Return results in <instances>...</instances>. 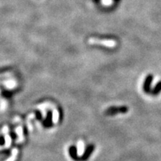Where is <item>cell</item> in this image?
Listing matches in <instances>:
<instances>
[{"label": "cell", "instance_id": "cell-1", "mask_svg": "<svg viewBox=\"0 0 161 161\" xmlns=\"http://www.w3.org/2000/svg\"><path fill=\"white\" fill-rule=\"evenodd\" d=\"M128 111V107L127 106L110 107L105 110V114L107 116H115L119 113H126Z\"/></svg>", "mask_w": 161, "mask_h": 161}, {"label": "cell", "instance_id": "cell-2", "mask_svg": "<svg viewBox=\"0 0 161 161\" xmlns=\"http://www.w3.org/2000/svg\"><path fill=\"white\" fill-rule=\"evenodd\" d=\"M153 79H154L153 75L149 74L146 76L145 81H144L142 89H143V91L147 94L150 93L151 91V84H152Z\"/></svg>", "mask_w": 161, "mask_h": 161}, {"label": "cell", "instance_id": "cell-3", "mask_svg": "<svg viewBox=\"0 0 161 161\" xmlns=\"http://www.w3.org/2000/svg\"><path fill=\"white\" fill-rule=\"evenodd\" d=\"M95 145L93 144H90L85 148V151L83 153L82 156L80 157V161H87L91 157L92 154L94 151Z\"/></svg>", "mask_w": 161, "mask_h": 161}, {"label": "cell", "instance_id": "cell-4", "mask_svg": "<svg viewBox=\"0 0 161 161\" xmlns=\"http://www.w3.org/2000/svg\"><path fill=\"white\" fill-rule=\"evenodd\" d=\"M2 133L4 134V149L5 148H10V145H11L12 139L11 137L9 135V131L7 126H4L2 128Z\"/></svg>", "mask_w": 161, "mask_h": 161}, {"label": "cell", "instance_id": "cell-5", "mask_svg": "<svg viewBox=\"0 0 161 161\" xmlns=\"http://www.w3.org/2000/svg\"><path fill=\"white\" fill-rule=\"evenodd\" d=\"M69 153L72 158L75 161H80V157L78 154V148L76 145H71L69 148Z\"/></svg>", "mask_w": 161, "mask_h": 161}, {"label": "cell", "instance_id": "cell-6", "mask_svg": "<svg viewBox=\"0 0 161 161\" xmlns=\"http://www.w3.org/2000/svg\"><path fill=\"white\" fill-rule=\"evenodd\" d=\"M16 131V134L17 135V139H16V142H22L24 140V136H23V130L21 126L17 127L15 129Z\"/></svg>", "mask_w": 161, "mask_h": 161}, {"label": "cell", "instance_id": "cell-7", "mask_svg": "<svg viewBox=\"0 0 161 161\" xmlns=\"http://www.w3.org/2000/svg\"><path fill=\"white\" fill-rule=\"evenodd\" d=\"M160 92H161V81H158V82L157 83V84L154 86V88L151 90V93L153 95V96H157Z\"/></svg>", "mask_w": 161, "mask_h": 161}, {"label": "cell", "instance_id": "cell-8", "mask_svg": "<svg viewBox=\"0 0 161 161\" xmlns=\"http://www.w3.org/2000/svg\"><path fill=\"white\" fill-rule=\"evenodd\" d=\"M18 153H19V151H18L17 148H13L11 151V155H10V157H9V158H7L5 161H15L16 160V158H17Z\"/></svg>", "mask_w": 161, "mask_h": 161}, {"label": "cell", "instance_id": "cell-9", "mask_svg": "<svg viewBox=\"0 0 161 161\" xmlns=\"http://www.w3.org/2000/svg\"><path fill=\"white\" fill-rule=\"evenodd\" d=\"M4 149V146H1V145H0V150H3Z\"/></svg>", "mask_w": 161, "mask_h": 161}, {"label": "cell", "instance_id": "cell-10", "mask_svg": "<svg viewBox=\"0 0 161 161\" xmlns=\"http://www.w3.org/2000/svg\"><path fill=\"white\" fill-rule=\"evenodd\" d=\"M0 93H1V91H0Z\"/></svg>", "mask_w": 161, "mask_h": 161}]
</instances>
